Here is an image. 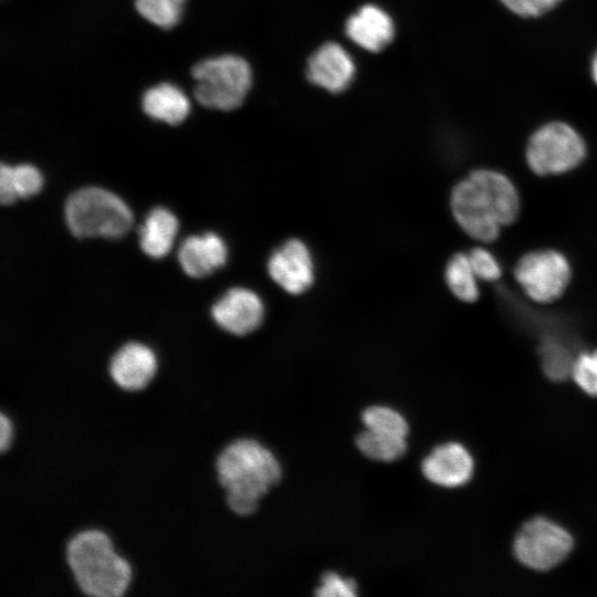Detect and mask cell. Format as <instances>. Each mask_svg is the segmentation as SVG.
I'll use <instances>...</instances> for the list:
<instances>
[{
    "instance_id": "obj_4",
    "label": "cell",
    "mask_w": 597,
    "mask_h": 597,
    "mask_svg": "<svg viewBox=\"0 0 597 597\" xmlns=\"http://www.w3.org/2000/svg\"><path fill=\"white\" fill-rule=\"evenodd\" d=\"M65 220L77 238L123 237L132 227L133 214L113 192L88 187L73 192L65 203Z\"/></svg>"
},
{
    "instance_id": "obj_26",
    "label": "cell",
    "mask_w": 597,
    "mask_h": 597,
    "mask_svg": "<svg viewBox=\"0 0 597 597\" xmlns=\"http://www.w3.org/2000/svg\"><path fill=\"white\" fill-rule=\"evenodd\" d=\"M471 266L476 276L484 281H495L501 276V266L496 258L483 248H475L469 254Z\"/></svg>"
},
{
    "instance_id": "obj_27",
    "label": "cell",
    "mask_w": 597,
    "mask_h": 597,
    "mask_svg": "<svg viewBox=\"0 0 597 597\" xmlns=\"http://www.w3.org/2000/svg\"><path fill=\"white\" fill-rule=\"evenodd\" d=\"M562 0H501V2L512 12L521 17H538Z\"/></svg>"
},
{
    "instance_id": "obj_29",
    "label": "cell",
    "mask_w": 597,
    "mask_h": 597,
    "mask_svg": "<svg viewBox=\"0 0 597 597\" xmlns=\"http://www.w3.org/2000/svg\"><path fill=\"white\" fill-rule=\"evenodd\" d=\"M591 74H593V78L595 81V83L597 84V52L593 59V63H591Z\"/></svg>"
},
{
    "instance_id": "obj_16",
    "label": "cell",
    "mask_w": 597,
    "mask_h": 597,
    "mask_svg": "<svg viewBox=\"0 0 597 597\" xmlns=\"http://www.w3.org/2000/svg\"><path fill=\"white\" fill-rule=\"evenodd\" d=\"M144 113L169 125L182 123L190 112L187 95L171 83H161L148 88L142 97Z\"/></svg>"
},
{
    "instance_id": "obj_19",
    "label": "cell",
    "mask_w": 597,
    "mask_h": 597,
    "mask_svg": "<svg viewBox=\"0 0 597 597\" xmlns=\"http://www.w3.org/2000/svg\"><path fill=\"white\" fill-rule=\"evenodd\" d=\"M356 444L365 457L383 462L395 461L407 450L406 438L368 429L357 436Z\"/></svg>"
},
{
    "instance_id": "obj_12",
    "label": "cell",
    "mask_w": 597,
    "mask_h": 597,
    "mask_svg": "<svg viewBox=\"0 0 597 597\" xmlns=\"http://www.w3.org/2000/svg\"><path fill=\"white\" fill-rule=\"evenodd\" d=\"M423 475L443 488H459L467 484L474 471L470 452L458 442L438 446L421 464Z\"/></svg>"
},
{
    "instance_id": "obj_17",
    "label": "cell",
    "mask_w": 597,
    "mask_h": 597,
    "mask_svg": "<svg viewBox=\"0 0 597 597\" xmlns=\"http://www.w3.org/2000/svg\"><path fill=\"white\" fill-rule=\"evenodd\" d=\"M177 231V218L168 209L157 207L138 229L140 248L151 258H163L170 251Z\"/></svg>"
},
{
    "instance_id": "obj_3",
    "label": "cell",
    "mask_w": 597,
    "mask_h": 597,
    "mask_svg": "<svg viewBox=\"0 0 597 597\" xmlns=\"http://www.w3.org/2000/svg\"><path fill=\"white\" fill-rule=\"evenodd\" d=\"M65 559L83 596L124 597L130 585V563L100 528L75 533L66 543Z\"/></svg>"
},
{
    "instance_id": "obj_6",
    "label": "cell",
    "mask_w": 597,
    "mask_h": 597,
    "mask_svg": "<svg viewBox=\"0 0 597 597\" xmlns=\"http://www.w3.org/2000/svg\"><path fill=\"white\" fill-rule=\"evenodd\" d=\"M572 534L546 517L527 521L516 533L513 553L519 563L528 569L547 572L561 565L572 553Z\"/></svg>"
},
{
    "instance_id": "obj_10",
    "label": "cell",
    "mask_w": 597,
    "mask_h": 597,
    "mask_svg": "<svg viewBox=\"0 0 597 597\" xmlns=\"http://www.w3.org/2000/svg\"><path fill=\"white\" fill-rule=\"evenodd\" d=\"M211 313L222 329L237 336H244L261 325L264 306L253 291L234 287L213 304Z\"/></svg>"
},
{
    "instance_id": "obj_15",
    "label": "cell",
    "mask_w": 597,
    "mask_h": 597,
    "mask_svg": "<svg viewBox=\"0 0 597 597\" xmlns=\"http://www.w3.org/2000/svg\"><path fill=\"white\" fill-rule=\"evenodd\" d=\"M394 23L380 8L362 7L346 22V33L360 48L378 52L386 48L394 36Z\"/></svg>"
},
{
    "instance_id": "obj_8",
    "label": "cell",
    "mask_w": 597,
    "mask_h": 597,
    "mask_svg": "<svg viewBox=\"0 0 597 597\" xmlns=\"http://www.w3.org/2000/svg\"><path fill=\"white\" fill-rule=\"evenodd\" d=\"M514 275L527 296L538 303H549L566 290L570 280V266L562 253L537 250L519 260Z\"/></svg>"
},
{
    "instance_id": "obj_23",
    "label": "cell",
    "mask_w": 597,
    "mask_h": 597,
    "mask_svg": "<svg viewBox=\"0 0 597 597\" xmlns=\"http://www.w3.org/2000/svg\"><path fill=\"white\" fill-rule=\"evenodd\" d=\"M363 422L366 429L406 438L408 423L396 410L385 406H373L363 412Z\"/></svg>"
},
{
    "instance_id": "obj_20",
    "label": "cell",
    "mask_w": 597,
    "mask_h": 597,
    "mask_svg": "<svg viewBox=\"0 0 597 597\" xmlns=\"http://www.w3.org/2000/svg\"><path fill=\"white\" fill-rule=\"evenodd\" d=\"M474 273L468 254L457 253L448 262L446 280L451 292L464 302H473L479 296Z\"/></svg>"
},
{
    "instance_id": "obj_22",
    "label": "cell",
    "mask_w": 597,
    "mask_h": 597,
    "mask_svg": "<svg viewBox=\"0 0 597 597\" xmlns=\"http://www.w3.org/2000/svg\"><path fill=\"white\" fill-rule=\"evenodd\" d=\"M186 0H135L137 12L161 29L175 27L182 14Z\"/></svg>"
},
{
    "instance_id": "obj_1",
    "label": "cell",
    "mask_w": 597,
    "mask_h": 597,
    "mask_svg": "<svg viewBox=\"0 0 597 597\" xmlns=\"http://www.w3.org/2000/svg\"><path fill=\"white\" fill-rule=\"evenodd\" d=\"M520 197L512 181L501 172L479 169L452 190L451 209L460 227L472 238L494 241L502 226L520 213Z\"/></svg>"
},
{
    "instance_id": "obj_28",
    "label": "cell",
    "mask_w": 597,
    "mask_h": 597,
    "mask_svg": "<svg viewBox=\"0 0 597 597\" xmlns=\"http://www.w3.org/2000/svg\"><path fill=\"white\" fill-rule=\"evenodd\" d=\"M13 438V425L10 418L0 412V453L4 452L11 444Z\"/></svg>"
},
{
    "instance_id": "obj_2",
    "label": "cell",
    "mask_w": 597,
    "mask_h": 597,
    "mask_svg": "<svg viewBox=\"0 0 597 597\" xmlns=\"http://www.w3.org/2000/svg\"><path fill=\"white\" fill-rule=\"evenodd\" d=\"M218 481L232 513L248 517L282 476L273 452L254 438L239 437L227 443L216 459Z\"/></svg>"
},
{
    "instance_id": "obj_21",
    "label": "cell",
    "mask_w": 597,
    "mask_h": 597,
    "mask_svg": "<svg viewBox=\"0 0 597 597\" xmlns=\"http://www.w3.org/2000/svg\"><path fill=\"white\" fill-rule=\"evenodd\" d=\"M540 360L545 376L553 381H563L572 376L575 358L559 341H544L540 346Z\"/></svg>"
},
{
    "instance_id": "obj_7",
    "label": "cell",
    "mask_w": 597,
    "mask_h": 597,
    "mask_svg": "<svg viewBox=\"0 0 597 597\" xmlns=\"http://www.w3.org/2000/svg\"><path fill=\"white\" fill-rule=\"evenodd\" d=\"M586 155L580 135L561 122L546 124L530 138L526 160L537 175H558L577 167Z\"/></svg>"
},
{
    "instance_id": "obj_13",
    "label": "cell",
    "mask_w": 597,
    "mask_h": 597,
    "mask_svg": "<svg viewBox=\"0 0 597 597\" xmlns=\"http://www.w3.org/2000/svg\"><path fill=\"white\" fill-rule=\"evenodd\" d=\"M355 74L350 55L336 43L321 46L308 60V80L332 93L344 91Z\"/></svg>"
},
{
    "instance_id": "obj_9",
    "label": "cell",
    "mask_w": 597,
    "mask_h": 597,
    "mask_svg": "<svg viewBox=\"0 0 597 597\" xmlns=\"http://www.w3.org/2000/svg\"><path fill=\"white\" fill-rule=\"evenodd\" d=\"M159 359L155 350L140 342L121 345L109 357L107 369L112 380L125 391H140L149 386L158 373Z\"/></svg>"
},
{
    "instance_id": "obj_5",
    "label": "cell",
    "mask_w": 597,
    "mask_h": 597,
    "mask_svg": "<svg viewBox=\"0 0 597 597\" xmlns=\"http://www.w3.org/2000/svg\"><path fill=\"white\" fill-rule=\"evenodd\" d=\"M195 97L207 108L233 111L244 101L252 83L249 63L237 55H220L193 65Z\"/></svg>"
},
{
    "instance_id": "obj_14",
    "label": "cell",
    "mask_w": 597,
    "mask_h": 597,
    "mask_svg": "<svg viewBox=\"0 0 597 597\" xmlns=\"http://www.w3.org/2000/svg\"><path fill=\"white\" fill-rule=\"evenodd\" d=\"M228 250L224 241L213 232L190 235L180 245V266L191 277H203L227 262Z\"/></svg>"
},
{
    "instance_id": "obj_11",
    "label": "cell",
    "mask_w": 597,
    "mask_h": 597,
    "mask_svg": "<svg viewBox=\"0 0 597 597\" xmlns=\"http://www.w3.org/2000/svg\"><path fill=\"white\" fill-rule=\"evenodd\" d=\"M268 270L272 280L291 294L303 293L314 279L311 254L306 245L296 239L289 240L273 252Z\"/></svg>"
},
{
    "instance_id": "obj_24",
    "label": "cell",
    "mask_w": 597,
    "mask_h": 597,
    "mask_svg": "<svg viewBox=\"0 0 597 597\" xmlns=\"http://www.w3.org/2000/svg\"><path fill=\"white\" fill-rule=\"evenodd\" d=\"M570 377L585 394L597 397V349L575 358Z\"/></svg>"
},
{
    "instance_id": "obj_18",
    "label": "cell",
    "mask_w": 597,
    "mask_h": 597,
    "mask_svg": "<svg viewBox=\"0 0 597 597\" xmlns=\"http://www.w3.org/2000/svg\"><path fill=\"white\" fill-rule=\"evenodd\" d=\"M43 186V177L34 166L21 164L11 167L4 163L0 167V200L2 205H11L18 198H30Z\"/></svg>"
},
{
    "instance_id": "obj_25",
    "label": "cell",
    "mask_w": 597,
    "mask_h": 597,
    "mask_svg": "<svg viewBox=\"0 0 597 597\" xmlns=\"http://www.w3.org/2000/svg\"><path fill=\"white\" fill-rule=\"evenodd\" d=\"M357 586L354 579L343 578L334 572H327L322 576V584L315 590L320 597H353L356 596Z\"/></svg>"
}]
</instances>
